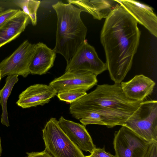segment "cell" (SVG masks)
Returning <instances> with one entry per match:
<instances>
[{"label":"cell","mask_w":157,"mask_h":157,"mask_svg":"<svg viewBox=\"0 0 157 157\" xmlns=\"http://www.w3.org/2000/svg\"><path fill=\"white\" fill-rule=\"evenodd\" d=\"M45 150L53 157H85L59 126L58 121L52 117L42 130Z\"/></svg>","instance_id":"cell-4"},{"label":"cell","mask_w":157,"mask_h":157,"mask_svg":"<svg viewBox=\"0 0 157 157\" xmlns=\"http://www.w3.org/2000/svg\"><path fill=\"white\" fill-rule=\"evenodd\" d=\"M57 16L56 43L53 49L68 63L86 40L87 29L81 17L82 12L72 4L58 1L52 5Z\"/></svg>","instance_id":"cell-3"},{"label":"cell","mask_w":157,"mask_h":157,"mask_svg":"<svg viewBox=\"0 0 157 157\" xmlns=\"http://www.w3.org/2000/svg\"><path fill=\"white\" fill-rule=\"evenodd\" d=\"M90 157H117L106 152L105 148H96L93 152L89 155Z\"/></svg>","instance_id":"cell-23"},{"label":"cell","mask_w":157,"mask_h":157,"mask_svg":"<svg viewBox=\"0 0 157 157\" xmlns=\"http://www.w3.org/2000/svg\"><path fill=\"white\" fill-rule=\"evenodd\" d=\"M137 24L119 3L105 18L100 41L105 53L107 69L115 83L120 84L132 67L141 35Z\"/></svg>","instance_id":"cell-1"},{"label":"cell","mask_w":157,"mask_h":157,"mask_svg":"<svg viewBox=\"0 0 157 157\" xmlns=\"http://www.w3.org/2000/svg\"><path fill=\"white\" fill-rule=\"evenodd\" d=\"M29 16L22 10L0 27V48L15 39L25 30Z\"/></svg>","instance_id":"cell-17"},{"label":"cell","mask_w":157,"mask_h":157,"mask_svg":"<svg viewBox=\"0 0 157 157\" xmlns=\"http://www.w3.org/2000/svg\"><path fill=\"white\" fill-rule=\"evenodd\" d=\"M140 102L127 97L120 84H104L98 85L94 90L70 104L69 110H93L128 120Z\"/></svg>","instance_id":"cell-2"},{"label":"cell","mask_w":157,"mask_h":157,"mask_svg":"<svg viewBox=\"0 0 157 157\" xmlns=\"http://www.w3.org/2000/svg\"><path fill=\"white\" fill-rule=\"evenodd\" d=\"M86 91L81 90H72L66 91L57 94L59 100L70 104L87 94Z\"/></svg>","instance_id":"cell-20"},{"label":"cell","mask_w":157,"mask_h":157,"mask_svg":"<svg viewBox=\"0 0 157 157\" xmlns=\"http://www.w3.org/2000/svg\"><path fill=\"white\" fill-rule=\"evenodd\" d=\"M20 10L9 9L0 12V27L15 17Z\"/></svg>","instance_id":"cell-21"},{"label":"cell","mask_w":157,"mask_h":157,"mask_svg":"<svg viewBox=\"0 0 157 157\" xmlns=\"http://www.w3.org/2000/svg\"><path fill=\"white\" fill-rule=\"evenodd\" d=\"M155 85L154 81L143 75H136L130 80L120 83L127 97L140 102L152 93Z\"/></svg>","instance_id":"cell-13"},{"label":"cell","mask_w":157,"mask_h":157,"mask_svg":"<svg viewBox=\"0 0 157 157\" xmlns=\"http://www.w3.org/2000/svg\"><path fill=\"white\" fill-rule=\"evenodd\" d=\"M35 46V44L25 40L10 56L0 62L1 78L13 75L25 78L30 74L29 67Z\"/></svg>","instance_id":"cell-6"},{"label":"cell","mask_w":157,"mask_h":157,"mask_svg":"<svg viewBox=\"0 0 157 157\" xmlns=\"http://www.w3.org/2000/svg\"><path fill=\"white\" fill-rule=\"evenodd\" d=\"M107 69L106 63L99 58L94 48L86 39L67 63L65 72L86 71L97 76Z\"/></svg>","instance_id":"cell-8"},{"label":"cell","mask_w":157,"mask_h":157,"mask_svg":"<svg viewBox=\"0 0 157 157\" xmlns=\"http://www.w3.org/2000/svg\"><path fill=\"white\" fill-rule=\"evenodd\" d=\"M56 53L42 42L36 44L29 67L32 75L46 74L54 65Z\"/></svg>","instance_id":"cell-15"},{"label":"cell","mask_w":157,"mask_h":157,"mask_svg":"<svg viewBox=\"0 0 157 157\" xmlns=\"http://www.w3.org/2000/svg\"><path fill=\"white\" fill-rule=\"evenodd\" d=\"M18 75L8 76L3 88L0 90V105L2 108L1 116V123L7 127L10 126L7 110V103L15 84L18 81Z\"/></svg>","instance_id":"cell-18"},{"label":"cell","mask_w":157,"mask_h":157,"mask_svg":"<svg viewBox=\"0 0 157 157\" xmlns=\"http://www.w3.org/2000/svg\"><path fill=\"white\" fill-rule=\"evenodd\" d=\"M4 11V9L2 7L0 6V12Z\"/></svg>","instance_id":"cell-26"},{"label":"cell","mask_w":157,"mask_h":157,"mask_svg":"<svg viewBox=\"0 0 157 157\" xmlns=\"http://www.w3.org/2000/svg\"><path fill=\"white\" fill-rule=\"evenodd\" d=\"M68 3L77 6L82 12L91 15L98 20L106 18L118 3L115 0H69Z\"/></svg>","instance_id":"cell-16"},{"label":"cell","mask_w":157,"mask_h":157,"mask_svg":"<svg viewBox=\"0 0 157 157\" xmlns=\"http://www.w3.org/2000/svg\"><path fill=\"white\" fill-rule=\"evenodd\" d=\"M2 146L1 145V139L0 137V157H1L2 153Z\"/></svg>","instance_id":"cell-25"},{"label":"cell","mask_w":157,"mask_h":157,"mask_svg":"<svg viewBox=\"0 0 157 157\" xmlns=\"http://www.w3.org/2000/svg\"><path fill=\"white\" fill-rule=\"evenodd\" d=\"M57 94L55 90L49 84H34L19 94L16 104L23 109L43 106L48 103Z\"/></svg>","instance_id":"cell-10"},{"label":"cell","mask_w":157,"mask_h":157,"mask_svg":"<svg viewBox=\"0 0 157 157\" xmlns=\"http://www.w3.org/2000/svg\"><path fill=\"white\" fill-rule=\"evenodd\" d=\"M22 11L28 15L33 25L37 24V12L40 4V1L34 0H16L13 1Z\"/></svg>","instance_id":"cell-19"},{"label":"cell","mask_w":157,"mask_h":157,"mask_svg":"<svg viewBox=\"0 0 157 157\" xmlns=\"http://www.w3.org/2000/svg\"><path fill=\"white\" fill-rule=\"evenodd\" d=\"M26 157H53L45 149L40 152H26Z\"/></svg>","instance_id":"cell-24"},{"label":"cell","mask_w":157,"mask_h":157,"mask_svg":"<svg viewBox=\"0 0 157 157\" xmlns=\"http://www.w3.org/2000/svg\"><path fill=\"white\" fill-rule=\"evenodd\" d=\"M58 122L66 135L81 151L91 154L96 148L86 126L65 119L63 116L59 119Z\"/></svg>","instance_id":"cell-12"},{"label":"cell","mask_w":157,"mask_h":157,"mask_svg":"<svg viewBox=\"0 0 157 157\" xmlns=\"http://www.w3.org/2000/svg\"><path fill=\"white\" fill-rule=\"evenodd\" d=\"M74 118L79 120L83 125L89 124L104 125L111 128L117 125L124 126L127 120L121 117L92 110L82 109L69 110Z\"/></svg>","instance_id":"cell-14"},{"label":"cell","mask_w":157,"mask_h":157,"mask_svg":"<svg viewBox=\"0 0 157 157\" xmlns=\"http://www.w3.org/2000/svg\"><path fill=\"white\" fill-rule=\"evenodd\" d=\"M1 78H1V73L0 72V82L1 79Z\"/></svg>","instance_id":"cell-27"},{"label":"cell","mask_w":157,"mask_h":157,"mask_svg":"<svg viewBox=\"0 0 157 157\" xmlns=\"http://www.w3.org/2000/svg\"><path fill=\"white\" fill-rule=\"evenodd\" d=\"M142 157H157V142L150 143Z\"/></svg>","instance_id":"cell-22"},{"label":"cell","mask_w":157,"mask_h":157,"mask_svg":"<svg viewBox=\"0 0 157 157\" xmlns=\"http://www.w3.org/2000/svg\"><path fill=\"white\" fill-rule=\"evenodd\" d=\"M124 126L149 143L157 142V101L140 102Z\"/></svg>","instance_id":"cell-5"},{"label":"cell","mask_w":157,"mask_h":157,"mask_svg":"<svg viewBox=\"0 0 157 157\" xmlns=\"http://www.w3.org/2000/svg\"><path fill=\"white\" fill-rule=\"evenodd\" d=\"M150 143L124 126L115 132L113 142L117 157H142Z\"/></svg>","instance_id":"cell-7"},{"label":"cell","mask_w":157,"mask_h":157,"mask_svg":"<svg viewBox=\"0 0 157 157\" xmlns=\"http://www.w3.org/2000/svg\"><path fill=\"white\" fill-rule=\"evenodd\" d=\"M85 157H90L89 155V156H85Z\"/></svg>","instance_id":"cell-28"},{"label":"cell","mask_w":157,"mask_h":157,"mask_svg":"<svg viewBox=\"0 0 157 157\" xmlns=\"http://www.w3.org/2000/svg\"><path fill=\"white\" fill-rule=\"evenodd\" d=\"M155 37H157V17L153 8L138 1L116 0Z\"/></svg>","instance_id":"cell-11"},{"label":"cell","mask_w":157,"mask_h":157,"mask_svg":"<svg viewBox=\"0 0 157 157\" xmlns=\"http://www.w3.org/2000/svg\"><path fill=\"white\" fill-rule=\"evenodd\" d=\"M97 76L86 71L65 72L60 76L55 78L49 83L57 94L72 90L87 91L96 85Z\"/></svg>","instance_id":"cell-9"}]
</instances>
